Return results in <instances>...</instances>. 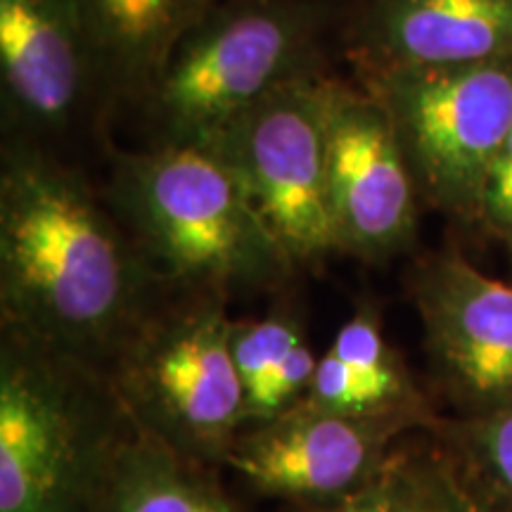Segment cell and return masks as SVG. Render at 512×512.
Returning <instances> with one entry per match:
<instances>
[{
	"mask_svg": "<svg viewBox=\"0 0 512 512\" xmlns=\"http://www.w3.org/2000/svg\"><path fill=\"white\" fill-rule=\"evenodd\" d=\"M467 482H470L475 512H512L510 498L503 496L501 491L494 489L489 482H484L477 472H472V477H467Z\"/></svg>",
	"mask_w": 512,
	"mask_h": 512,
	"instance_id": "obj_22",
	"label": "cell"
},
{
	"mask_svg": "<svg viewBox=\"0 0 512 512\" xmlns=\"http://www.w3.org/2000/svg\"><path fill=\"white\" fill-rule=\"evenodd\" d=\"M311 3H330V0H311Z\"/></svg>",
	"mask_w": 512,
	"mask_h": 512,
	"instance_id": "obj_23",
	"label": "cell"
},
{
	"mask_svg": "<svg viewBox=\"0 0 512 512\" xmlns=\"http://www.w3.org/2000/svg\"><path fill=\"white\" fill-rule=\"evenodd\" d=\"M325 169L339 252L382 264L411 249L418 188L392 121L363 83L330 79Z\"/></svg>",
	"mask_w": 512,
	"mask_h": 512,
	"instance_id": "obj_7",
	"label": "cell"
},
{
	"mask_svg": "<svg viewBox=\"0 0 512 512\" xmlns=\"http://www.w3.org/2000/svg\"><path fill=\"white\" fill-rule=\"evenodd\" d=\"M408 512H475L467 475L444 460L418 463Z\"/></svg>",
	"mask_w": 512,
	"mask_h": 512,
	"instance_id": "obj_20",
	"label": "cell"
},
{
	"mask_svg": "<svg viewBox=\"0 0 512 512\" xmlns=\"http://www.w3.org/2000/svg\"><path fill=\"white\" fill-rule=\"evenodd\" d=\"M413 413H332L297 403L228 448V463L273 496L337 501L387 460L392 434Z\"/></svg>",
	"mask_w": 512,
	"mask_h": 512,
	"instance_id": "obj_10",
	"label": "cell"
},
{
	"mask_svg": "<svg viewBox=\"0 0 512 512\" xmlns=\"http://www.w3.org/2000/svg\"><path fill=\"white\" fill-rule=\"evenodd\" d=\"M302 342L304 337L297 325L280 316L252 320V323H233L230 347H233L235 366L245 384V394H254L261 382L278 368V363Z\"/></svg>",
	"mask_w": 512,
	"mask_h": 512,
	"instance_id": "obj_15",
	"label": "cell"
},
{
	"mask_svg": "<svg viewBox=\"0 0 512 512\" xmlns=\"http://www.w3.org/2000/svg\"><path fill=\"white\" fill-rule=\"evenodd\" d=\"M415 470L418 463L406 458H387L368 482L332 501L325 512H408L413 501Z\"/></svg>",
	"mask_w": 512,
	"mask_h": 512,
	"instance_id": "obj_18",
	"label": "cell"
},
{
	"mask_svg": "<svg viewBox=\"0 0 512 512\" xmlns=\"http://www.w3.org/2000/svg\"><path fill=\"white\" fill-rule=\"evenodd\" d=\"M95 72L74 0H0L5 136L41 143L72 124Z\"/></svg>",
	"mask_w": 512,
	"mask_h": 512,
	"instance_id": "obj_11",
	"label": "cell"
},
{
	"mask_svg": "<svg viewBox=\"0 0 512 512\" xmlns=\"http://www.w3.org/2000/svg\"><path fill=\"white\" fill-rule=\"evenodd\" d=\"M147 268L79 174L8 136L0 164V299L12 335L81 354L133 328Z\"/></svg>",
	"mask_w": 512,
	"mask_h": 512,
	"instance_id": "obj_1",
	"label": "cell"
},
{
	"mask_svg": "<svg viewBox=\"0 0 512 512\" xmlns=\"http://www.w3.org/2000/svg\"><path fill=\"white\" fill-rule=\"evenodd\" d=\"M330 3L219 0L171 48L145 93L162 145L207 147L256 102L325 72Z\"/></svg>",
	"mask_w": 512,
	"mask_h": 512,
	"instance_id": "obj_3",
	"label": "cell"
},
{
	"mask_svg": "<svg viewBox=\"0 0 512 512\" xmlns=\"http://www.w3.org/2000/svg\"><path fill=\"white\" fill-rule=\"evenodd\" d=\"M382 102L420 202L479 221L482 197L512 128V57L363 74Z\"/></svg>",
	"mask_w": 512,
	"mask_h": 512,
	"instance_id": "obj_4",
	"label": "cell"
},
{
	"mask_svg": "<svg viewBox=\"0 0 512 512\" xmlns=\"http://www.w3.org/2000/svg\"><path fill=\"white\" fill-rule=\"evenodd\" d=\"M460 439L472 472L512 501V406L465 422Z\"/></svg>",
	"mask_w": 512,
	"mask_h": 512,
	"instance_id": "obj_16",
	"label": "cell"
},
{
	"mask_svg": "<svg viewBox=\"0 0 512 512\" xmlns=\"http://www.w3.org/2000/svg\"><path fill=\"white\" fill-rule=\"evenodd\" d=\"M318 361L306 347V342L297 344L278 368L261 382V387L254 394L247 396V418H266L271 420L287 408H292V401L297 396L309 394L313 375H316Z\"/></svg>",
	"mask_w": 512,
	"mask_h": 512,
	"instance_id": "obj_19",
	"label": "cell"
},
{
	"mask_svg": "<svg viewBox=\"0 0 512 512\" xmlns=\"http://www.w3.org/2000/svg\"><path fill=\"white\" fill-rule=\"evenodd\" d=\"M479 223L505 242L512 240V128L486 183Z\"/></svg>",
	"mask_w": 512,
	"mask_h": 512,
	"instance_id": "obj_21",
	"label": "cell"
},
{
	"mask_svg": "<svg viewBox=\"0 0 512 512\" xmlns=\"http://www.w3.org/2000/svg\"><path fill=\"white\" fill-rule=\"evenodd\" d=\"M408 285L451 394L472 418L512 406V285L458 252L425 256Z\"/></svg>",
	"mask_w": 512,
	"mask_h": 512,
	"instance_id": "obj_8",
	"label": "cell"
},
{
	"mask_svg": "<svg viewBox=\"0 0 512 512\" xmlns=\"http://www.w3.org/2000/svg\"><path fill=\"white\" fill-rule=\"evenodd\" d=\"M233 320L209 299L140 330L126 370L128 392L171 446L190 451L230 448L247 418V394L230 347Z\"/></svg>",
	"mask_w": 512,
	"mask_h": 512,
	"instance_id": "obj_6",
	"label": "cell"
},
{
	"mask_svg": "<svg viewBox=\"0 0 512 512\" xmlns=\"http://www.w3.org/2000/svg\"><path fill=\"white\" fill-rule=\"evenodd\" d=\"M356 76L512 57V0H351L342 31Z\"/></svg>",
	"mask_w": 512,
	"mask_h": 512,
	"instance_id": "obj_12",
	"label": "cell"
},
{
	"mask_svg": "<svg viewBox=\"0 0 512 512\" xmlns=\"http://www.w3.org/2000/svg\"><path fill=\"white\" fill-rule=\"evenodd\" d=\"M91 472L67 392L12 335L0 373V512H81Z\"/></svg>",
	"mask_w": 512,
	"mask_h": 512,
	"instance_id": "obj_9",
	"label": "cell"
},
{
	"mask_svg": "<svg viewBox=\"0 0 512 512\" xmlns=\"http://www.w3.org/2000/svg\"><path fill=\"white\" fill-rule=\"evenodd\" d=\"M95 86L117 98H145L176 41L219 0H74Z\"/></svg>",
	"mask_w": 512,
	"mask_h": 512,
	"instance_id": "obj_13",
	"label": "cell"
},
{
	"mask_svg": "<svg viewBox=\"0 0 512 512\" xmlns=\"http://www.w3.org/2000/svg\"><path fill=\"white\" fill-rule=\"evenodd\" d=\"M328 354L344 361L351 368L361 370V373L380 377V380L408 382L401 370V363L396 361L394 351L384 342L380 320H377L375 311L370 306L358 309L342 325V330L337 332Z\"/></svg>",
	"mask_w": 512,
	"mask_h": 512,
	"instance_id": "obj_17",
	"label": "cell"
},
{
	"mask_svg": "<svg viewBox=\"0 0 512 512\" xmlns=\"http://www.w3.org/2000/svg\"><path fill=\"white\" fill-rule=\"evenodd\" d=\"M330 79L316 74L287 83L207 145L245 185L292 266L337 252L325 169Z\"/></svg>",
	"mask_w": 512,
	"mask_h": 512,
	"instance_id": "obj_5",
	"label": "cell"
},
{
	"mask_svg": "<svg viewBox=\"0 0 512 512\" xmlns=\"http://www.w3.org/2000/svg\"><path fill=\"white\" fill-rule=\"evenodd\" d=\"M112 202L147 259L200 292L266 287L292 268L245 185L207 147L121 152Z\"/></svg>",
	"mask_w": 512,
	"mask_h": 512,
	"instance_id": "obj_2",
	"label": "cell"
},
{
	"mask_svg": "<svg viewBox=\"0 0 512 512\" xmlns=\"http://www.w3.org/2000/svg\"><path fill=\"white\" fill-rule=\"evenodd\" d=\"M102 475V512H235L214 484L183 463L178 448L152 430L114 448Z\"/></svg>",
	"mask_w": 512,
	"mask_h": 512,
	"instance_id": "obj_14",
	"label": "cell"
},
{
	"mask_svg": "<svg viewBox=\"0 0 512 512\" xmlns=\"http://www.w3.org/2000/svg\"><path fill=\"white\" fill-rule=\"evenodd\" d=\"M508 245H510V249H512V240H510V242H508Z\"/></svg>",
	"mask_w": 512,
	"mask_h": 512,
	"instance_id": "obj_24",
	"label": "cell"
}]
</instances>
